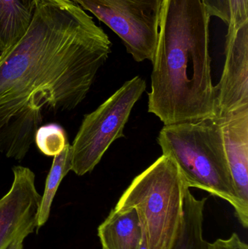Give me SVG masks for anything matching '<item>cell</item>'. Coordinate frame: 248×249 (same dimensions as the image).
I'll return each mask as SVG.
<instances>
[{"label":"cell","instance_id":"1","mask_svg":"<svg viewBox=\"0 0 248 249\" xmlns=\"http://www.w3.org/2000/svg\"><path fill=\"white\" fill-rule=\"evenodd\" d=\"M112 46L72 0H35L27 30L0 53V152L21 161L46 114L84 101Z\"/></svg>","mask_w":248,"mask_h":249},{"label":"cell","instance_id":"2","mask_svg":"<svg viewBox=\"0 0 248 249\" xmlns=\"http://www.w3.org/2000/svg\"><path fill=\"white\" fill-rule=\"evenodd\" d=\"M210 21L202 0H163L148 111L164 125L214 117Z\"/></svg>","mask_w":248,"mask_h":249},{"label":"cell","instance_id":"3","mask_svg":"<svg viewBox=\"0 0 248 249\" xmlns=\"http://www.w3.org/2000/svg\"><path fill=\"white\" fill-rule=\"evenodd\" d=\"M163 155L176 162L184 184L237 207L221 125L215 117L166 124L157 137Z\"/></svg>","mask_w":248,"mask_h":249},{"label":"cell","instance_id":"4","mask_svg":"<svg viewBox=\"0 0 248 249\" xmlns=\"http://www.w3.org/2000/svg\"><path fill=\"white\" fill-rule=\"evenodd\" d=\"M186 187L176 162L163 155L132 180L115 209L136 212L147 249H173L182 228Z\"/></svg>","mask_w":248,"mask_h":249},{"label":"cell","instance_id":"5","mask_svg":"<svg viewBox=\"0 0 248 249\" xmlns=\"http://www.w3.org/2000/svg\"><path fill=\"white\" fill-rule=\"evenodd\" d=\"M147 89L139 76L128 80L94 112L84 116L71 146V171L92 172L112 143L124 137L132 108Z\"/></svg>","mask_w":248,"mask_h":249},{"label":"cell","instance_id":"6","mask_svg":"<svg viewBox=\"0 0 248 249\" xmlns=\"http://www.w3.org/2000/svg\"><path fill=\"white\" fill-rule=\"evenodd\" d=\"M110 28L137 62H152L163 0H72Z\"/></svg>","mask_w":248,"mask_h":249},{"label":"cell","instance_id":"7","mask_svg":"<svg viewBox=\"0 0 248 249\" xmlns=\"http://www.w3.org/2000/svg\"><path fill=\"white\" fill-rule=\"evenodd\" d=\"M13 184L0 199V249H7L19 238H26L37 229L42 196L36 187V176L29 168H13Z\"/></svg>","mask_w":248,"mask_h":249},{"label":"cell","instance_id":"8","mask_svg":"<svg viewBox=\"0 0 248 249\" xmlns=\"http://www.w3.org/2000/svg\"><path fill=\"white\" fill-rule=\"evenodd\" d=\"M225 64L214 86V117L248 107V23L226 36Z\"/></svg>","mask_w":248,"mask_h":249},{"label":"cell","instance_id":"9","mask_svg":"<svg viewBox=\"0 0 248 249\" xmlns=\"http://www.w3.org/2000/svg\"><path fill=\"white\" fill-rule=\"evenodd\" d=\"M237 200L236 216L248 227V107L218 118Z\"/></svg>","mask_w":248,"mask_h":249},{"label":"cell","instance_id":"10","mask_svg":"<svg viewBox=\"0 0 248 249\" xmlns=\"http://www.w3.org/2000/svg\"><path fill=\"white\" fill-rule=\"evenodd\" d=\"M102 249H139L143 232L134 209H113L98 228Z\"/></svg>","mask_w":248,"mask_h":249},{"label":"cell","instance_id":"11","mask_svg":"<svg viewBox=\"0 0 248 249\" xmlns=\"http://www.w3.org/2000/svg\"><path fill=\"white\" fill-rule=\"evenodd\" d=\"M34 7L35 0H0V53L24 35Z\"/></svg>","mask_w":248,"mask_h":249},{"label":"cell","instance_id":"12","mask_svg":"<svg viewBox=\"0 0 248 249\" xmlns=\"http://www.w3.org/2000/svg\"><path fill=\"white\" fill-rule=\"evenodd\" d=\"M207 198L197 199L185 190L182 228L173 249H205L203 237L204 210Z\"/></svg>","mask_w":248,"mask_h":249},{"label":"cell","instance_id":"13","mask_svg":"<svg viewBox=\"0 0 248 249\" xmlns=\"http://www.w3.org/2000/svg\"><path fill=\"white\" fill-rule=\"evenodd\" d=\"M71 171V146L67 143L64 150L55 155L52 161V166L45 181V190L41 198L38 213L37 229H39L46 224L50 214L51 207L55 198L58 187L64 177Z\"/></svg>","mask_w":248,"mask_h":249},{"label":"cell","instance_id":"14","mask_svg":"<svg viewBox=\"0 0 248 249\" xmlns=\"http://www.w3.org/2000/svg\"><path fill=\"white\" fill-rule=\"evenodd\" d=\"M34 142L39 151L49 157L61 153L68 143L64 129L55 124L40 126L35 133Z\"/></svg>","mask_w":248,"mask_h":249},{"label":"cell","instance_id":"15","mask_svg":"<svg viewBox=\"0 0 248 249\" xmlns=\"http://www.w3.org/2000/svg\"><path fill=\"white\" fill-rule=\"evenodd\" d=\"M230 23L228 32L231 33L248 23V0H229Z\"/></svg>","mask_w":248,"mask_h":249},{"label":"cell","instance_id":"16","mask_svg":"<svg viewBox=\"0 0 248 249\" xmlns=\"http://www.w3.org/2000/svg\"><path fill=\"white\" fill-rule=\"evenodd\" d=\"M211 17L218 18L228 26L230 23L229 0H202Z\"/></svg>","mask_w":248,"mask_h":249},{"label":"cell","instance_id":"17","mask_svg":"<svg viewBox=\"0 0 248 249\" xmlns=\"http://www.w3.org/2000/svg\"><path fill=\"white\" fill-rule=\"evenodd\" d=\"M205 249H248V246L238 234L233 233L227 239L219 238L213 243L206 242Z\"/></svg>","mask_w":248,"mask_h":249},{"label":"cell","instance_id":"18","mask_svg":"<svg viewBox=\"0 0 248 249\" xmlns=\"http://www.w3.org/2000/svg\"><path fill=\"white\" fill-rule=\"evenodd\" d=\"M26 238H19L15 240L7 249H23V242Z\"/></svg>","mask_w":248,"mask_h":249},{"label":"cell","instance_id":"19","mask_svg":"<svg viewBox=\"0 0 248 249\" xmlns=\"http://www.w3.org/2000/svg\"><path fill=\"white\" fill-rule=\"evenodd\" d=\"M139 249H147V244H146L145 238H144V235H143L142 241H141Z\"/></svg>","mask_w":248,"mask_h":249}]
</instances>
